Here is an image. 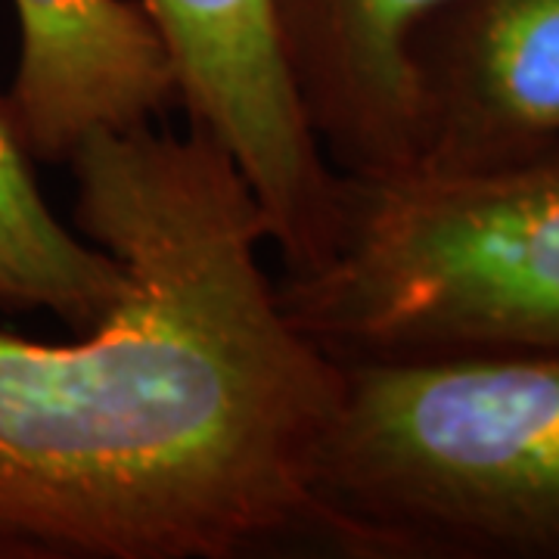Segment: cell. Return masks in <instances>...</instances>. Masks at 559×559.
Segmentation results:
<instances>
[{"mask_svg": "<svg viewBox=\"0 0 559 559\" xmlns=\"http://www.w3.org/2000/svg\"><path fill=\"white\" fill-rule=\"evenodd\" d=\"M124 293L79 342L0 333L10 559H240L320 540L340 360L286 318L267 224L202 131H97L66 162Z\"/></svg>", "mask_w": 559, "mask_h": 559, "instance_id": "1", "label": "cell"}, {"mask_svg": "<svg viewBox=\"0 0 559 559\" xmlns=\"http://www.w3.org/2000/svg\"><path fill=\"white\" fill-rule=\"evenodd\" d=\"M320 544L360 559H559V352L340 360Z\"/></svg>", "mask_w": 559, "mask_h": 559, "instance_id": "2", "label": "cell"}, {"mask_svg": "<svg viewBox=\"0 0 559 559\" xmlns=\"http://www.w3.org/2000/svg\"><path fill=\"white\" fill-rule=\"evenodd\" d=\"M342 180L333 252L277 280L330 358L559 352V146L466 178Z\"/></svg>", "mask_w": 559, "mask_h": 559, "instance_id": "3", "label": "cell"}, {"mask_svg": "<svg viewBox=\"0 0 559 559\" xmlns=\"http://www.w3.org/2000/svg\"><path fill=\"white\" fill-rule=\"evenodd\" d=\"M175 69L187 128L240 168L283 274L318 267L342 227V183L280 66L267 0H138Z\"/></svg>", "mask_w": 559, "mask_h": 559, "instance_id": "4", "label": "cell"}, {"mask_svg": "<svg viewBox=\"0 0 559 559\" xmlns=\"http://www.w3.org/2000/svg\"><path fill=\"white\" fill-rule=\"evenodd\" d=\"M419 159L466 178L559 146V0H451L417 38Z\"/></svg>", "mask_w": 559, "mask_h": 559, "instance_id": "5", "label": "cell"}, {"mask_svg": "<svg viewBox=\"0 0 559 559\" xmlns=\"http://www.w3.org/2000/svg\"><path fill=\"white\" fill-rule=\"evenodd\" d=\"M448 3L267 0L289 91L340 178L385 180L417 168V38Z\"/></svg>", "mask_w": 559, "mask_h": 559, "instance_id": "6", "label": "cell"}, {"mask_svg": "<svg viewBox=\"0 0 559 559\" xmlns=\"http://www.w3.org/2000/svg\"><path fill=\"white\" fill-rule=\"evenodd\" d=\"M20 66L3 106L32 162L66 165L97 131H131L178 103L175 69L138 0H13Z\"/></svg>", "mask_w": 559, "mask_h": 559, "instance_id": "7", "label": "cell"}, {"mask_svg": "<svg viewBox=\"0 0 559 559\" xmlns=\"http://www.w3.org/2000/svg\"><path fill=\"white\" fill-rule=\"evenodd\" d=\"M0 97V311H50L72 330L97 326L124 293V267L81 240L44 200Z\"/></svg>", "mask_w": 559, "mask_h": 559, "instance_id": "8", "label": "cell"}, {"mask_svg": "<svg viewBox=\"0 0 559 559\" xmlns=\"http://www.w3.org/2000/svg\"><path fill=\"white\" fill-rule=\"evenodd\" d=\"M0 559H10V557H7V550H3V547H0Z\"/></svg>", "mask_w": 559, "mask_h": 559, "instance_id": "9", "label": "cell"}]
</instances>
